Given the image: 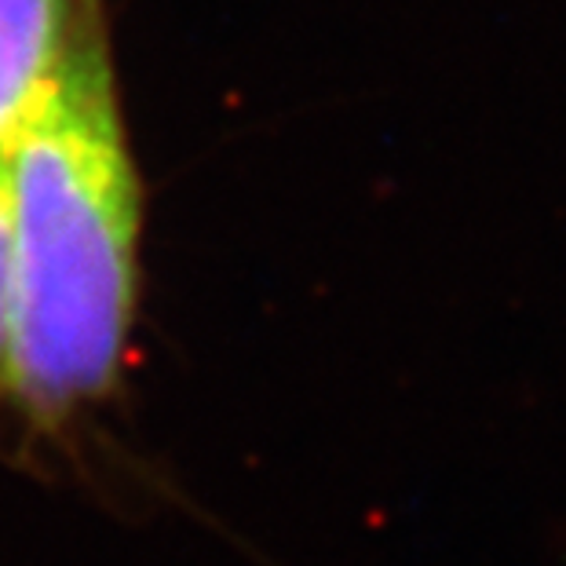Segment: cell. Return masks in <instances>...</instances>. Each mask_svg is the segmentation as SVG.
I'll use <instances>...</instances> for the list:
<instances>
[{
    "label": "cell",
    "mask_w": 566,
    "mask_h": 566,
    "mask_svg": "<svg viewBox=\"0 0 566 566\" xmlns=\"http://www.w3.org/2000/svg\"><path fill=\"white\" fill-rule=\"evenodd\" d=\"M0 409H11V296H8L4 184H0Z\"/></svg>",
    "instance_id": "obj_3"
},
{
    "label": "cell",
    "mask_w": 566,
    "mask_h": 566,
    "mask_svg": "<svg viewBox=\"0 0 566 566\" xmlns=\"http://www.w3.org/2000/svg\"><path fill=\"white\" fill-rule=\"evenodd\" d=\"M11 409L55 439L122 388L143 307L147 190L106 0H84L63 63L0 154Z\"/></svg>",
    "instance_id": "obj_1"
},
{
    "label": "cell",
    "mask_w": 566,
    "mask_h": 566,
    "mask_svg": "<svg viewBox=\"0 0 566 566\" xmlns=\"http://www.w3.org/2000/svg\"><path fill=\"white\" fill-rule=\"evenodd\" d=\"M84 0H0V154L63 63Z\"/></svg>",
    "instance_id": "obj_2"
}]
</instances>
